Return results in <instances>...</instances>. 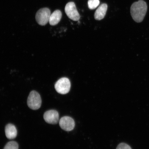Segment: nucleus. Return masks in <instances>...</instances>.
Here are the masks:
<instances>
[{
	"mask_svg": "<svg viewBox=\"0 0 149 149\" xmlns=\"http://www.w3.org/2000/svg\"><path fill=\"white\" fill-rule=\"evenodd\" d=\"M148 6L146 2L139 0L132 4L130 7V13L133 20L137 23L143 21L146 13Z\"/></svg>",
	"mask_w": 149,
	"mask_h": 149,
	"instance_id": "f257e3e1",
	"label": "nucleus"
},
{
	"mask_svg": "<svg viewBox=\"0 0 149 149\" xmlns=\"http://www.w3.org/2000/svg\"><path fill=\"white\" fill-rule=\"evenodd\" d=\"M42 99L40 94L36 91H33L30 93L27 99L28 107L31 109H38L41 106Z\"/></svg>",
	"mask_w": 149,
	"mask_h": 149,
	"instance_id": "f03ea898",
	"label": "nucleus"
},
{
	"mask_svg": "<svg viewBox=\"0 0 149 149\" xmlns=\"http://www.w3.org/2000/svg\"><path fill=\"white\" fill-rule=\"evenodd\" d=\"M71 84L68 78L63 77L59 79L55 85V88L57 92L61 94L68 93L70 90Z\"/></svg>",
	"mask_w": 149,
	"mask_h": 149,
	"instance_id": "7ed1b4c3",
	"label": "nucleus"
},
{
	"mask_svg": "<svg viewBox=\"0 0 149 149\" xmlns=\"http://www.w3.org/2000/svg\"><path fill=\"white\" fill-rule=\"evenodd\" d=\"M51 12L47 8L40 9L38 11L36 15L37 23L41 26H45L49 21Z\"/></svg>",
	"mask_w": 149,
	"mask_h": 149,
	"instance_id": "20e7f679",
	"label": "nucleus"
},
{
	"mask_svg": "<svg viewBox=\"0 0 149 149\" xmlns=\"http://www.w3.org/2000/svg\"><path fill=\"white\" fill-rule=\"evenodd\" d=\"M65 13L68 17L74 21H78L80 18V15L78 12L75 3L73 2L68 3L65 6Z\"/></svg>",
	"mask_w": 149,
	"mask_h": 149,
	"instance_id": "39448f33",
	"label": "nucleus"
},
{
	"mask_svg": "<svg viewBox=\"0 0 149 149\" xmlns=\"http://www.w3.org/2000/svg\"><path fill=\"white\" fill-rule=\"evenodd\" d=\"M60 127L66 131H70L73 130L75 126V123L73 119L69 116H64L61 118L59 122Z\"/></svg>",
	"mask_w": 149,
	"mask_h": 149,
	"instance_id": "423d86ee",
	"label": "nucleus"
},
{
	"mask_svg": "<svg viewBox=\"0 0 149 149\" xmlns=\"http://www.w3.org/2000/svg\"><path fill=\"white\" fill-rule=\"evenodd\" d=\"M45 120L47 123L56 124L58 122L59 118V113L55 110H50L46 111L44 115Z\"/></svg>",
	"mask_w": 149,
	"mask_h": 149,
	"instance_id": "0eeeda50",
	"label": "nucleus"
},
{
	"mask_svg": "<svg viewBox=\"0 0 149 149\" xmlns=\"http://www.w3.org/2000/svg\"><path fill=\"white\" fill-rule=\"evenodd\" d=\"M6 136L7 139H13L17 136V130L14 125L11 124H7L5 128Z\"/></svg>",
	"mask_w": 149,
	"mask_h": 149,
	"instance_id": "6e6552de",
	"label": "nucleus"
},
{
	"mask_svg": "<svg viewBox=\"0 0 149 149\" xmlns=\"http://www.w3.org/2000/svg\"><path fill=\"white\" fill-rule=\"evenodd\" d=\"M107 9V5L106 3H102L100 5L95 13V19L100 20L103 19L105 16Z\"/></svg>",
	"mask_w": 149,
	"mask_h": 149,
	"instance_id": "1a4fd4ad",
	"label": "nucleus"
},
{
	"mask_svg": "<svg viewBox=\"0 0 149 149\" xmlns=\"http://www.w3.org/2000/svg\"><path fill=\"white\" fill-rule=\"evenodd\" d=\"M62 17V13L60 10H57L51 14L49 23L52 26H55L58 24Z\"/></svg>",
	"mask_w": 149,
	"mask_h": 149,
	"instance_id": "9d476101",
	"label": "nucleus"
},
{
	"mask_svg": "<svg viewBox=\"0 0 149 149\" xmlns=\"http://www.w3.org/2000/svg\"><path fill=\"white\" fill-rule=\"evenodd\" d=\"M100 3L99 0H88V8L93 10L97 8Z\"/></svg>",
	"mask_w": 149,
	"mask_h": 149,
	"instance_id": "9b49d317",
	"label": "nucleus"
},
{
	"mask_svg": "<svg viewBox=\"0 0 149 149\" xmlns=\"http://www.w3.org/2000/svg\"><path fill=\"white\" fill-rule=\"evenodd\" d=\"M18 143L15 141H9L7 143L3 149H18Z\"/></svg>",
	"mask_w": 149,
	"mask_h": 149,
	"instance_id": "f8f14e48",
	"label": "nucleus"
},
{
	"mask_svg": "<svg viewBox=\"0 0 149 149\" xmlns=\"http://www.w3.org/2000/svg\"><path fill=\"white\" fill-rule=\"evenodd\" d=\"M116 149H132L129 145L125 143H121L117 146Z\"/></svg>",
	"mask_w": 149,
	"mask_h": 149,
	"instance_id": "ddd939ff",
	"label": "nucleus"
}]
</instances>
